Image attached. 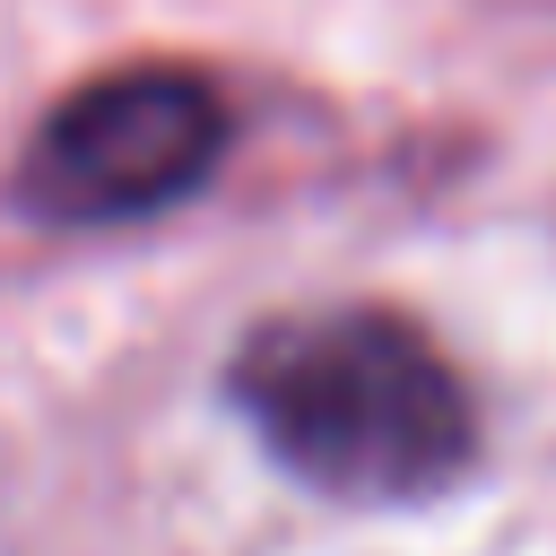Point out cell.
<instances>
[{
  "mask_svg": "<svg viewBox=\"0 0 556 556\" xmlns=\"http://www.w3.org/2000/svg\"><path fill=\"white\" fill-rule=\"evenodd\" d=\"M235 408L321 495L348 504H408L469 469V391L434 356L426 330L400 313L348 304L252 330L235 356Z\"/></svg>",
  "mask_w": 556,
  "mask_h": 556,
  "instance_id": "obj_1",
  "label": "cell"
},
{
  "mask_svg": "<svg viewBox=\"0 0 556 556\" xmlns=\"http://www.w3.org/2000/svg\"><path fill=\"white\" fill-rule=\"evenodd\" d=\"M226 148V104L191 70H113L52 104V122L26 148V208L104 226V217H148L182 200Z\"/></svg>",
  "mask_w": 556,
  "mask_h": 556,
  "instance_id": "obj_2",
  "label": "cell"
}]
</instances>
